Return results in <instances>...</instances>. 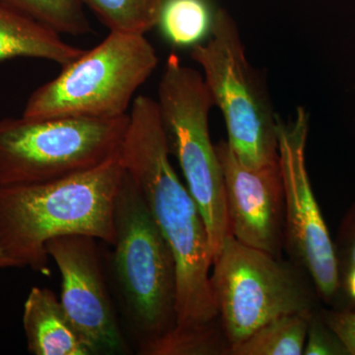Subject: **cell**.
I'll use <instances>...</instances> for the list:
<instances>
[{"label": "cell", "instance_id": "4fadbf2b", "mask_svg": "<svg viewBox=\"0 0 355 355\" xmlns=\"http://www.w3.org/2000/svg\"><path fill=\"white\" fill-rule=\"evenodd\" d=\"M84 51L67 43L60 33L0 0V62L41 58L62 67Z\"/></svg>", "mask_w": 355, "mask_h": 355}, {"label": "cell", "instance_id": "ffe728a7", "mask_svg": "<svg viewBox=\"0 0 355 355\" xmlns=\"http://www.w3.org/2000/svg\"><path fill=\"white\" fill-rule=\"evenodd\" d=\"M335 249L340 279L355 270V205L343 221Z\"/></svg>", "mask_w": 355, "mask_h": 355}, {"label": "cell", "instance_id": "7402d4cb", "mask_svg": "<svg viewBox=\"0 0 355 355\" xmlns=\"http://www.w3.org/2000/svg\"><path fill=\"white\" fill-rule=\"evenodd\" d=\"M15 268L13 261L7 257V254L4 253L1 246H0V268Z\"/></svg>", "mask_w": 355, "mask_h": 355}, {"label": "cell", "instance_id": "5bb4252c", "mask_svg": "<svg viewBox=\"0 0 355 355\" xmlns=\"http://www.w3.org/2000/svg\"><path fill=\"white\" fill-rule=\"evenodd\" d=\"M216 12L210 0H163L157 26L175 46H195L211 33Z\"/></svg>", "mask_w": 355, "mask_h": 355}, {"label": "cell", "instance_id": "9c48e42d", "mask_svg": "<svg viewBox=\"0 0 355 355\" xmlns=\"http://www.w3.org/2000/svg\"><path fill=\"white\" fill-rule=\"evenodd\" d=\"M309 114L298 107L295 118L277 125L279 159L284 188V227L294 256L304 266L318 292L333 300L340 286L335 245L313 193L306 167Z\"/></svg>", "mask_w": 355, "mask_h": 355}, {"label": "cell", "instance_id": "7a4b0ae2", "mask_svg": "<svg viewBox=\"0 0 355 355\" xmlns=\"http://www.w3.org/2000/svg\"><path fill=\"white\" fill-rule=\"evenodd\" d=\"M125 171L120 155L89 171L35 186L0 189V246L15 268L49 272L46 244L85 235L114 245V205Z\"/></svg>", "mask_w": 355, "mask_h": 355}, {"label": "cell", "instance_id": "44dd1931", "mask_svg": "<svg viewBox=\"0 0 355 355\" xmlns=\"http://www.w3.org/2000/svg\"><path fill=\"white\" fill-rule=\"evenodd\" d=\"M322 318L340 338L349 354L355 355V311H331L324 313Z\"/></svg>", "mask_w": 355, "mask_h": 355}, {"label": "cell", "instance_id": "8fae6325", "mask_svg": "<svg viewBox=\"0 0 355 355\" xmlns=\"http://www.w3.org/2000/svg\"><path fill=\"white\" fill-rule=\"evenodd\" d=\"M223 173L231 236L248 247L277 258L284 234V188L279 161L250 168L227 141L216 144Z\"/></svg>", "mask_w": 355, "mask_h": 355}, {"label": "cell", "instance_id": "7c38bea8", "mask_svg": "<svg viewBox=\"0 0 355 355\" xmlns=\"http://www.w3.org/2000/svg\"><path fill=\"white\" fill-rule=\"evenodd\" d=\"M23 327L31 354H91L60 299L46 287H33L28 294Z\"/></svg>", "mask_w": 355, "mask_h": 355}, {"label": "cell", "instance_id": "52a82bcc", "mask_svg": "<svg viewBox=\"0 0 355 355\" xmlns=\"http://www.w3.org/2000/svg\"><path fill=\"white\" fill-rule=\"evenodd\" d=\"M191 57L202 67L214 105L223 114L227 144L236 157L250 168L279 163V118L227 11L217 9L210 38L193 46Z\"/></svg>", "mask_w": 355, "mask_h": 355}, {"label": "cell", "instance_id": "5b68a950", "mask_svg": "<svg viewBox=\"0 0 355 355\" xmlns=\"http://www.w3.org/2000/svg\"><path fill=\"white\" fill-rule=\"evenodd\" d=\"M146 35L110 32L106 39L62 67L34 91L22 116L27 118L116 119L127 116L133 96L158 64Z\"/></svg>", "mask_w": 355, "mask_h": 355}, {"label": "cell", "instance_id": "8992f818", "mask_svg": "<svg viewBox=\"0 0 355 355\" xmlns=\"http://www.w3.org/2000/svg\"><path fill=\"white\" fill-rule=\"evenodd\" d=\"M157 103L170 153L202 214L214 261L231 233L223 173L209 135V112L216 106L211 93L202 74L171 53L159 83Z\"/></svg>", "mask_w": 355, "mask_h": 355}, {"label": "cell", "instance_id": "3957f363", "mask_svg": "<svg viewBox=\"0 0 355 355\" xmlns=\"http://www.w3.org/2000/svg\"><path fill=\"white\" fill-rule=\"evenodd\" d=\"M114 230L112 277L139 354L148 355L177 328L176 261L127 172L114 205Z\"/></svg>", "mask_w": 355, "mask_h": 355}, {"label": "cell", "instance_id": "ba28073f", "mask_svg": "<svg viewBox=\"0 0 355 355\" xmlns=\"http://www.w3.org/2000/svg\"><path fill=\"white\" fill-rule=\"evenodd\" d=\"M211 284L230 349L275 318L314 313L295 270L231 235L214 261Z\"/></svg>", "mask_w": 355, "mask_h": 355}, {"label": "cell", "instance_id": "6da1fadb", "mask_svg": "<svg viewBox=\"0 0 355 355\" xmlns=\"http://www.w3.org/2000/svg\"><path fill=\"white\" fill-rule=\"evenodd\" d=\"M120 158L174 254L177 329L214 324L219 312L207 228L190 191L173 168L158 103L148 96L133 100Z\"/></svg>", "mask_w": 355, "mask_h": 355}, {"label": "cell", "instance_id": "2e32d148", "mask_svg": "<svg viewBox=\"0 0 355 355\" xmlns=\"http://www.w3.org/2000/svg\"><path fill=\"white\" fill-rule=\"evenodd\" d=\"M110 32L146 35L158 25L163 0H83Z\"/></svg>", "mask_w": 355, "mask_h": 355}, {"label": "cell", "instance_id": "30bf717a", "mask_svg": "<svg viewBox=\"0 0 355 355\" xmlns=\"http://www.w3.org/2000/svg\"><path fill=\"white\" fill-rule=\"evenodd\" d=\"M62 275L60 303L91 354H128L96 238L67 235L46 244Z\"/></svg>", "mask_w": 355, "mask_h": 355}, {"label": "cell", "instance_id": "277c9868", "mask_svg": "<svg viewBox=\"0 0 355 355\" xmlns=\"http://www.w3.org/2000/svg\"><path fill=\"white\" fill-rule=\"evenodd\" d=\"M128 114L116 119H0V189L89 171L120 155Z\"/></svg>", "mask_w": 355, "mask_h": 355}, {"label": "cell", "instance_id": "d6986e66", "mask_svg": "<svg viewBox=\"0 0 355 355\" xmlns=\"http://www.w3.org/2000/svg\"><path fill=\"white\" fill-rule=\"evenodd\" d=\"M303 354L350 355L345 345L323 318L313 314L309 320Z\"/></svg>", "mask_w": 355, "mask_h": 355}, {"label": "cell", "instance_id": "e0dca14e", "mask_svg": "<svg viewBox=\"0 0 355 355\" xmlns=\"http://www.w3.org/2000/svg\"><path fill=\"white\" fill-rule=\"evenodd\" d=\"M58 33L83 36L92 31L83 0H1Z\"/></svg>", "mask_w": 355, "mask_h": 355}, {"label": "cell", "instance_id": "ac0fdd59", "mask_svg": "<svg viewBox=\"0 0 355 355\" xmlns=\"http://www.w3.org/2000/svg\"><path fill=\"white\" fill-rule=\"evenodd\" d=\"M230 354L228 340H223L216 323L193 330L175 329L149 350L148 355Z\"/></svg>", "mask_w": 355, "mask_h": 355}, {"label": "cell", "instance_id": "9a60e30c", "mask_svg": "<svg viewBox=\"0 0 355 355\" xmlns=\"http://www.w3.org/2000/svg\"><path fill=\"white\" fill-rule=\"evenodd\" d=\"M313 314L297 313L275 318L254 331L246 340L231 347L230 354H303L309 320Z\"/></svg>", "mask_w": 355, "mask_h": 355}]
</instances>
